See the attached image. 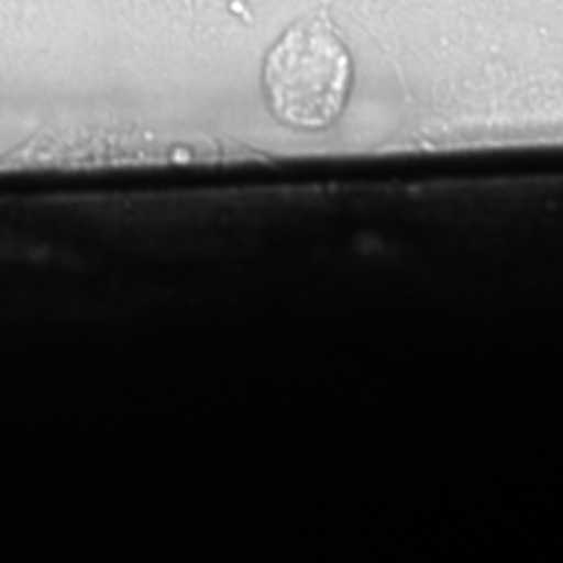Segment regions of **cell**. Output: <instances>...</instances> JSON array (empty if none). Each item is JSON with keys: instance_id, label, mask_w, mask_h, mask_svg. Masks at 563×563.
I'll return each instance as SVG.
<instances>
[{"instance_id": "cell-1", "label": "cell", "mask_w": 563, "mask_h": 563, "mask_svg": "<svg viewBox=\"0 0 563 563\" xmlns=\"http://www.w3.org/2000/svg\"><path fill=\"white\" fill-rule=\"evenodd\" d=\"M264 81L282 121L295 129H323L347 102V51L321 21L298 24L272 51Z\"/></svg>"}]
</instances>
